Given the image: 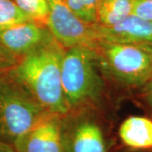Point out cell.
<instances>
[{
  "label": "cell",
  "mask_w": 152,
  "mask_h": 152,
  "mask_svg": "<svg viewBox=\"0 0 152 152\" xmlns=\"http://www.w3.org/2000/svg\"><path fill=\"white\" fill-rule=\"evenodd\" d=\"M65 48L56 40L24 56L10 72L48 112L64 116L70 110L62 86L61 64Z\"/></svg>",
  "instance_id": "6da1fadb"
},
{
  "label": "cell",
  "mask_w": 152,
  "mask_h": 152,
  "mask_svg": "<svg viewBox=\"0 0 152 152\" xmlns=\"http://www.w3.org/2000/svg\"><path fill=\"white\" fill-rule=\"evenodd\" d=\"M141 45L145 48L146 49L147 51H148L152 56V42H148V43L145 44H141Z\"/></svg>",
  "instance_id": "d6986e66"
},
{
  "label": "cell",
  "mask_w": 152,
  "mask_h": 152,
  "mask_svg": "<svg viewBox=\"0 0 152 152\" xmlns=\"http://www.w3.org/2000/svg\"><path fill=\"white\" fill-rule=\"evenodd\" d=\"M53 40L48 28L33 20L0 31V44L19 60Z\"/></svg>",
  "instance_id": "ba28073f"
},
{
  "label": "cell",
  "mask_w": 152,
  "mask_h": 152,
  "mask_svg": "<svg viewBox=\"0 0 152 152\" xmlns=\"http://www.w3.org/2000/svg\"><path fill=\"white\" fill-rule=\"evenodd\" d=\"M18 62L19 59L10 53L0 44V74L12 69Z\"/></svg>",
  "instance_id": "2e32d148"
},
{
  "label": "cell",
  "mask_w": 152,
  "mask_h": 152,
  "mask_svg": "<svg viewBox=\"0 0 152 152\" xmlns=\"http://www.w3.org/2000/svg\"><path fill=\"white\" fill-rule=\"evenodd\" d=\"M19 8L32 20L47 26L49 16L48 0H14Z\"/></svg>",
  "instance_id": "4fadbf2b"
},
{
  "label": "cell",
  "mask_w": 152,
  "mask_h": 152,
  "mask_svg": "<svg viewBox=\"0 0 152 152\" xmlns=\"http://www.w3.org/2000/svg\"><path fill=\"white\" fill-rule=\"evenodd\" d=\"M31 20L14 0H0V31Z\"/></svg>",
  "instance_id": "7c38bea8"
},
{
  "label": "cell",
  "mask_w": 152,
  "mask_h": 152,
  "mask_svg": "<svg viewBox=\"0 0 152 152\" xmlns=\"http://www.w3.org/2000/svg\"><path fill=\"white\" fill-rule=\"evenodd\" d=\"M70 10L86 24H96V14L100 0H64Z\"/></svg>",
  "instance_id": "5bb4252c"
},
{
  "label": "cell",
  "mask_w": 152,
  "mask_h": 152,
  "mask_svg": "<svg viewBox=\"0 0 152 152\" xmlns=\"http://www.w3.org/2000/svg\"><path fill=\"white\" fill-rule=\"evenodd\" d=\"M133 14L152 21V0H134Z\"/></svg>",
  "instance_id": "9a60e30c"
},
{
  "label": "cell",
  "mask_w": 152,
  "mask_h": 152,
  "mask_svg": "<svg viewBox=\"0 0 152 152\" xmlns=\"http://www.w3.org/2000/svg\"><path fill=\"white\" fill-rule=\"evenodd\" d=\"M143 96L152 111V79L143 86Z\"/></svg>",
  "instance_id": "e0dca14e"
},
{
  "label": "cell",
  "mask_w": 152,
  "mask_h": 152,
  "mask_svg": "<svg viewBox=\"0 0 152 152\" xmlns=\"http://www.w3.org/2000/svg\"><path fill=\"white\" fill-rule=\"evenodd\" d=\"M134 0H100L96 14V24L111 26L133 14Z\"/></svg>",
  "instance_id": "8fae6325"
},
{
  "label": "cell",
  "mask_w": 152,
  "mask_h": 152,
  "mask_svg": "<svg viewBox=\"0 0 152 152\" xmlns=\"http://www.w3.org/2000/svg\"><path fill=\"white\" fill-rule=\"evenodd\" d=\"M49 16L47 27L53 37L64 48L85 46L93 49L97 39L92 25L80 20L64 0H48Z\"/></svg>",
  "instance_id": "8992f818"
},
{
  "label": "cell",
  "mask_w": 152,
  "mask_h": 152,
  "mask_svg": "<svg viewBox=\"0 0 152 152\" xmlns=\"http://www.w3.org/2000/svg\"><path fill=\"white\" fill-rule=\"evenodd\" d=\"M99 67L126 86H143L152 79V56L142 45L97 41L94 47Z\"/></svg>",
  "instance_id": "277c9868"
},
{
  "label": "cell",
  "mask_w": 152,
  "mask_h": 152,
  "mask_svg": "<svg viewBox=\"0 0 152 152\" xmlns=\"http://www.w3.org/2000/svg\"><path fill=\"white\" fill-rule=\"evenodd\" d=\"M62 142L64 152H108V143L102 124L80 110L63 116Z\"/></svg>",
  "instance_id": "5b68a950"
},
{
  "label": "cell",
  "mask_w": 152,
  "mask_h": 152,
  "mask_svg": "<svg viewBox=\"0 0 152 152\" xmlns=\"http://www.w3.org/2000/svg\"><path fill=\"white\" fill-rule=\"evenodd\" d=\"M97 41L116 44L141 45L152 42V21L132 14L119 23L103 26L93 24Z\"/></svg>",
  "instance_id": "9c48e42d"
},
{
  "label": "cell",
  "mask_w": 152,
  "mask_h": 152,
  "mask_svg": "<svg viewBox=\"0 0 152 152\" xmlns=\"http://www.w3.org/2000/svg\"><path fill=\"white\" fill-rule=\"evenodd\" d=\"M0 152H16L14 147L7 144L0 143Z\"/></svg>",
  "instance_id": "ac0fdd59"
},
{
  "label": "cell",
  "mask_w": 152,
  "mask_h": 152,
  "mask_svg": "<svg viewBox=\"0 0 152 152\" xmlns=\"http://www.w3.org/2000/svg\"><path fill=\"white\" fill-rule=\"evenodd\" d=\"M121 141L133 150H152V119L130 116L123 121L118 129Z\"/></svg>",
  "instance_id": "30bf717a"
},
{
  "label": "cell",
  "mask_w": 152,
  "mask_h": 152,
  "mask_svg": "<svg viewBox=\"0 0 152 152\" xmlns=\"http://www.w3.org/2000/svg\"><path fill=\"white\" fill-rule=\"evenodd\" d=\"M47 113L10 70L0 74V143L13 145Z\"/></svg>",
  "instance_id": "3957f363"
},
{
  "label": "cell",
  "mask_w": 152,
  "mask_h": 152,
  "mask_svg": "<svg viewBox=\"0 0 152 152\" xmlns=\"http://www.w3.org/2000/svg\"><path fill=\"white\" fill-rule=\"evenodd\" d=\"M96 53L85 46L66 48L61 64L62 86L68 107L72 111L97 102L104 91L98 71Z\"/></svg>",
  "instance_id": "7a4b0ae2"
},
{
  "label": "cell",
  "mask_w": 152,
  "mask_h": 152,
  "mask_svg": "<svg viewBox=\"0 0 152 152\" xmlns=\"http://www.w3.org/2000/svg\"><path fill=\"white\" fill-rule=\"evenodd\" d=\"M59 114L47 113L12 146L16 152H64Z\"/></svg>",
  "instance_id": "52a82bcc"
}]
</instances>
